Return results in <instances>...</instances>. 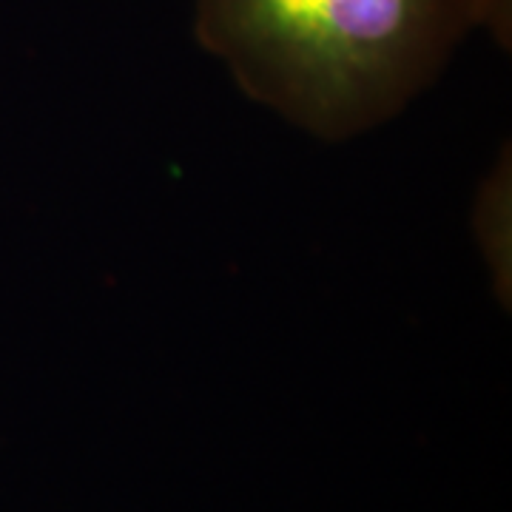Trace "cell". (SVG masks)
<instances>
[{"mask_svg":"<svg viewBox=\"0 0 512 512\" xmlns=\"http://www.w3.org/2000/svg\"><path fill=\"white\" fill-rule=\"evenodd\" d=\"M242 89L322 137L379 123L473 29L470 0H194Z\"/></svg>","mask_w":512,"mask_h":512,"instance_id":"1","label":"cell"},{"mask_svg":"<svg viewBox=\"0 0 512 512\" xmlns=\"http://www.w3.org/2000/svg\"><path fill=\"white\" fill-rule=\"evenodd\" d=\"M512 168L510 151H504V160L495 165L493 174L478 188L476 211H473V228H476L478 248L493 274L498 296L504 305H510L512 282V248H510V211H512Z\"/></svg>","mask_w":512,"mask_h":512,"instance_id":"2","label":"cell"},{"mask_svg":"<svg viewBox=\"0 0 512 512\" xmlns=\"http://www.w3.org/2000/svg\"><path fill=\"white\" fill-rule=\"evenodd\" d=\"M470 12L476 26L487 29L495 37V43L510 49L512 0H470Z\"/></svg>","mask_w":512,"mask_h":512,"instance_id":"3","label":"cell"}]
</instances>
